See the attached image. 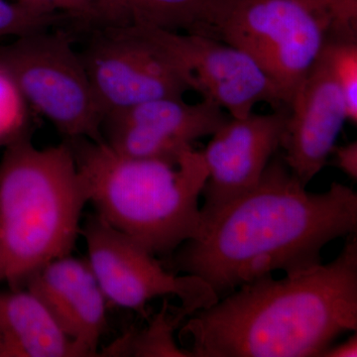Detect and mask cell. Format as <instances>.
<instances>
[{
  "label": "cell",
  "mask_w": 357,
  "mask_h": 357,
  "mask_svg": "<svg viewBox=\"0 0 357 357\" xmlns=\"http://www.w3.org/2000/svg\"><path fill=\"white\" fill-rule=\"evenodd\" d=\"M357 194L333 182L307 191L280 154L259 183L204 222L164 265L204 282L218 300L275 271L301 273L323 263L328 243L356 234Z\"/></svg>",
  "instance_id": "1"
},
{
  "label": "cell",
  "mask_w": 357,
  "mask_h": 357,
  "mask_svg": "<svg viewBox=\"0 0 357 357\" xmlns=\"http://www.w3.org/2000/svg\"><path fill=\"white\" fill-rule=\"evenodd\" d=\"M357 330V237L328 264L244 284L192 312L178 332L191 357H321Z\"/></svg>",
  "instance_id": "2"
},
{
  "label": "cell",
  "mask_w": 357,
  "mask_h": 357,
  "mask_svg": "<svg viewBox=\"0 0 357 357\" xmlns=\"http://www.w3.org/2000/svg\"><path fill=\"white\" fill-rule=\"evenodd\" d=\"M86 188L89 204L110 227L162 261L203 227L199 199L208 169L201 151L178 159L124 156L103 141L66 139Z\"/></svg>",
  "instance_id": "3"
},
{
  "label": "cell",
  "mask_w": 357,
  "mask_h": 357,
  "mask_svg": "<svg viewBox=\"0 0 357 357\" xmlns=\"http://www.w3.org/2000/svg\"><path fill=\"white\" fill-rule=\"evenodd\" d=\"M88 195L67 140L38 148L29 132L0 160V281L26 282L47 263L72 255Z\"/></svg>",
  "instance_id": "4"
},
{
  "label": "cell",
  "mask_w": 357,
  "mask_h": 357,
  "mask_svg": "<svg viewBox=\"0 0 357 357\" xmlns=\"http://www.w3.org/2000/svg\"><path fill=\"white\" fill-rule=\"evenodd\" d=\"M0 67L34 109L66 139L102 142V110L81 53L63 30L49 29L0 45Z\"/></svg>",
  "instance_id": "5"
},
{
  "label": "cell",
  "mask_w": 357,
  "mask_h": 357,
  "mask_svg": "<svg viewBox=\"0 0 357 357\" xmlns=\"http://www.w3.org/2000/svg\"><path fill=\"white\" fill-rule=\"evenodd\" d=\"M215 37L252 59L289 107L318 60L328 31L299 0H234L218 21Z\"/></svg>",
  "instance_id": "6"
},
{
  "label": "cell",
  "mask_w": 357,
  "mask_h": 357,
  "mask_svg": "<svg viewBox=\"0 0 357 357\" xmlns=\"http://www.w3.org/2000/svg\"><path fill=\"white\" fill-rule=\"evenodd\" d=\"M81 236L89 266L112 306L147 317L148 304L157 298H178L191 314L218 301L204 282L170 271L160 258L96 213L82 225Z\"/></svg>",
  "instance_id": "7"
},
{
  "label": "cell",
  "mask_w": 357,
  "mask_h": 357,
  "mask_svg": "<svg viewBox=\"0 0 357 357\" xmlns=\"http://www.w3.org/2000/svg\"><path fill=\"white\" fill-rule=\"evenodd\" d=\"M103 116L191 91L158 45L138 26L91 28L79 51Z\"/></svg>",
  "instance_id": "8"
},
{
  "label": "cell",
  "mask_w": 357,
  "mask_h": 357,
  "mask_svg": "<svg viewBox=\"0 0 357 357\" xmlns=\"http://www.w3.org/2000/svg\"><path fill=\"white\" fill-rule=\"evenodd\" d=\"M138 27L158 45L191 91L230 116H248L259 102L274 109L288 107L280 89L238 49L204 35Z\"/></svg>",
  "instance_id": "9"
},
{
  "label": "cell",
  "mask_w": 357,
  "mask_h": 357,
  "mask_svg": "<svg viewBox=\"0 0 357 357\" xmlns=\"http://www.w3.org/2000/svg\"><path fill=\"white\" fill-rule=\"evenodd\" d=\"M290 109L267 114L231 117L211 135L202 152L208 178L201 206L203 223L259 183L268 164L278 153Z\"/></svg>",
  "instance_id": "10"
},
{
  "label": "cell",
  "mask_w": 357,
  "mask_h": 357,
  "mask_svg": "<svg viewBox=\"0 0 357 357\" xmlns=\"http://www.w3.org/2000/svg\"><path fill=\"white\" fill-rule=\"evenodd\" d=\"M229 119L206 98L192 105L183 98H163L105 114L100 130L103 142L124 156L175 160Z\"/></svg>",
  "instance_id": "11"
},
{
  "label": "cell",
  "mask_w": 357,
  "mask_h": 357,
  "mask_svg": "<svg viewBox=\"0 0 357 357\" xmlns=\"http://www.w3.org/2000/svg\"><path fill=\"white\" fill-rule=\"evenodd\" d=\"M289 109L282 157L307 187L323 170L347 121L344 96L321 52L294 93Z\"/></svg>",
  "instance_id": "12"
},
{
  "label": "cell",
  "mask_w": 357,
  "mask_h": 357,
  "mask_svg": "<svg viewBox=\"0 0 357 357\" xmlns=\"http://www.w3.org/2000/svg\"><path fill=\"white\" fill-rule=\"evenodd\" d=\"M24 287L43 303L84 357L100 356L109 303L86 258L69 255L52 260L35 272Z\"/></svg>",
  "instance_id": "13"
},
{
  "label": "cell",
  "mask_w": 357,
  "mask_h": 357,
  "mask_svg": "<svg viewBox=\"0 0 357 357\" xmlns=\"http://www.w3.org/2000/svg\"><path fill=\"white\" fill-rule=\"evenodd\" d=\"M0 357H84L26 287L0 292Z\"/></svg>",
  "instance_id": "14"
},
{
  "label": "cell",
  "mask_w": 357,
  "mask_h": 357,
  "mask_svg": "<svg viewBox=\"0 0 357 357\" xmlns=\"http://www.w3.org/2000/svg\"><path fill=\"white\" fill-rule=\"evenodd\" d=\"M234 0H96L91 28L147 26L215 37V28Z\"/></svg>",
  "instance_id": "15"
},
{
  "label": "cell",
  "mask_w": 357,
  "mask_h": 357,
  "mask_svg": "<svg viewBox=\"0 0 357 357\" xmlns=\"http://www.w3.org/2000/svg\"><path fill=\"white\" fill-rule=\"evenodd\" d=\"M189 316L191 312L182 307H171L165 299L144 328L129 331L100 351V356L191 357L175 337L178 326Z\"/></svg>",
  "instance_id": "16"
},
{
  "label": "cell",
  "mask_w": 357,
  "mask_h": 357,
  "mask_svg": "<svg viewBox=\"0 0 357 357\" xmlns=\"http://www.w3.org/2000/svg\"><path fill=\"white\" fill-rule=\"evenodd\" d=\"M321 53L344 96L347 121L357 123V40L326 39Z\"/></svg>",
  "instance_id": "17"
},
{
  "label": "cell",
  "mask_w": 357,
  "mask_h": 357,
  "mask_svg": "<svg viewBox=\"0 0 357 357\" xmlns=\"http://www.w3.org/2000/svg\"><path fill=\"white\" fill-rule=\"evenodd\" d=\"M62 14L21 0H0V39L47 30Z\"/></svg>",
  "instance_id": "18"
},
{
  "label": "cell",
  "mask_w": 357,
  "mask_h": 357,
  "mask_svg": "<svg viewBox=\"0 0 357 357\" xmlns=\"http://www.w3.org/2000/svg\"><path fill=\"white\" fill-rule=\"evenodd\" d=\"M29 107L13 79L0 67V146L28 133Z\"/></svg>",
  "instance_id": "19"
},
{
  "label": "cell",
  "mask_w": 357,
  "mask_h": 357,
  "mask_svg": "<svg viewBox=\"0 0 357 357\" xmlns=\"http://www.w3.org/2000/svg\"><path fill=\"white\" fill-rule=\"evenodd\" d=\"M48 10L75 18L91 26L96 0H24Z\"/></svg>",
  "instance_id": "20"
},
{
  "label": "cell",
  "mask_w": 357,
  "mask_h": 357,
  "mask_svg": "<svg viewBox=\"0 0 357 357\" xmlns=\"http://www.w3.org/2000/svg\"><path fill=\"white\" fill-rule=\"evenodd\" d=\"M335 156V163L340 170L356 182L357 180V142L349 143L342 146L333 147L332 154Z\"/></svg>",
  "instance_id": "21"
},
{
  "label": "cell",
  "mask_w": 357,
  "mask_h": 357,
  "mask_svg": "<svg viewBox=\"0 0 357 357\" xmlns=\"http://www.w3.org/2000/svg\"><path fill=\"white\" fill-rule=\"evenodd\" d=\"M357 335L354 332L351 337L337 344H332L321 354V357H356Z\"/></svg>",
  "instance_id": "22"
},
{
  "label": "cell",
  "mask_w": 357,
  "mask_h": 357,
  "mask_svg": "<svg viewBox=\"0 0 357 357\" xmlns=\"http://www.w3.org/2000/svg\"><path fill=\"white\" fill-rule=\"evenodd\" d=\"M21 1H24V0H21Z\"/></svg>",
  "instance_id": "23"
},
{
  "label": "cell",
  "mask_w": 357,
  "mask_h": 357,
  "mask_svg": "<svg viewBox=\"0 0 357 357\" xmlns=\"http://www.w3.org/2000/svg\"><path fill=\"white\" fill-rule=\"evenodd\" d=\"M0 282H1V281H0Z\"/></svg>",
  "instance_id": "24"
}]
</instances>
